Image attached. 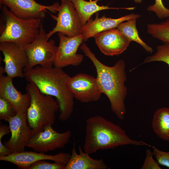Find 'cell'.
<instances>
[{"mask_svg": "<svg viewBox=\"0 0 169 169\" xmlns=\"http://www.w3.org/2000/svg\"><path fill=\"white\" fill-rule=\"evenodd\" d=\"M10 132L9 126L5 125L2 124L0 126V140H2L3 137L5 135Z\"/></svg>", "mask_w": 169, "mask_h": 169, "instance_id": "f546056e", "label": "cell"}, {"mask_svg": "<svg viewBox=\"0 0 169 169\" xmlns=\"http://www.w3.org/2000/svg\"><path fill=\"white\" fill-rule=\"evenodd\" d=\"M6 121L9 124L11 136L5 143V146L12 153L25 151V147L32 135V130L28 122L27 111L17 112Z\"/></svg>", "mask_w": 169, "mask_h": 169, "instance_id": "8fae6325", "label": "cell"}, {"mask_svg": "<svg viewBox=\"0 0 169 169\" xmlns=\"http://www.w3.org/2000/svg\"><path fill=\"white\" fill-rule=\"evenodd\" d=\"M94 38L100 51L108 56L120 54L126 50L131 42L117 28L100 33Z\"/></svg>", "mask_w": 169, "mask_h": 169, "instance_id": "9a60e30c", "label": "cell"}, {"mask_svg": "<svg viewBox=\"0 0 169 169\" xmlns=\"http://www.w3.org/2000/svg\"><path fill=\"white\" fill-rule=\"evenodd\" d=\"M152 127L155 134L165 141L169 140V107L157 109L153 116Z\"/></svg>", "mask_w": 169, "mask_h": 169, "instance_id": "ffe728a7", "label": "cell"}, {"mask_svg": "<svg viewBox=\"0 0 169 169\" xmlns=\"http://www.w3.org/2000/svg\"><path fill=\"white\" fill-rule=\"evenodd\" d=\"M147 32L153 37L169 44V19L160 23L147 24Z\"/></svg>", "mask_w": 169, "mask_h": 169, "instance_id": "7402d4cb", "label": "cell"}, {"mask_svg": "<svg viewBox=\"0 0 169 169\" xmlns=\"http://www.w3.org/2000/svg\"><path fill=\"white\" fill-rule=\"evenodd\" d=\"M154 61L164 62L169 66V44L157 46L156 53L146 58L143 63Z\"/></svg>", "mask_w": 169, "mask_h": 169, "instance_id": "603a6c76", "label": "cell"}, {"mask_svg": "<svg viewBox=\"0 0 169 169\" xmlns=\"http://www.w3.org/2000/svg\"><path fill=\"white\" fill-rule=\"evenodd\" d=\"M59 44L56 53L53 65L62 68L69 65L76 66L80 64L84 56L77 53L78 48L84 41L82 34L69 37L58 33Z\"/></svg>", "mask_w": 169, "mask_h": 169, "instance_id": "9c48e42d", "label": "cell"}, {"mask_svg": "<svg viewBox=\"0 0 169 169\" xmlns=\"http://www.w3.org/2000/svg\"><path fill=\"white\" fill-rule=\"evenodd\" d=\"M46 33L42 23L35 39L30 44L22 48L28 58L27 64L24 72L38 65L46 68L53 67L57 46L53 39L47 40Z\"/></svg>", "mask_w": 169, "mask_h": 169, "instance_id": "8992f818", "label": "cell"}, {"mask_svg": "<svg viewBox=\"0 0 169 169\" xmlns=\"http://www.w3.org/2000/svg\"><path fill=\"white\" fill-rule=\"evenodd\" d=\"M153 156L156 157L157 161L159 164L169 168V152L161 151L152 146Z\"/></svg>", "mask_w": 169, "mask_h": 169, "instance_id": "4316f807", "label": "cell"}, {"mask_svg": "<svg viewBox=\"0 0 169 169\" xmlns=\"http://www.w3.org/2000/svg\"><path fill=\"white\" fill-rule=\"evenodd\" d=\"M71 135L70 130L59 133L52 126H46L43 130L31 136L27 147L40 152L54 151L63 148L69 141Z\"/></svg>", "mask_w": 169, "mask_h": 169, "instance_id": "ba28073f", "label": "cell"}, {"mask_svg": "<svg viewBox=\"0 0 169 169\" xmlns=\"http://www.w3.org/2000/svg\"><path fill=\"white\" fill-rule=\"evenodd\" d=\"M68 85L74 98L82 103L98 101L102 94L96 78L87 74L80 73L70 77Z\"/></svg>", "mask_w": 169, "mask_h": 169, "instance_id": "7c38bea8", "label": "cell"}, {"mask_svg": "<svg viewBox=\"0 0 169 169\" xmlns=\"http://www.w3.org/2000/svg\"><path fill=\"white\" fill-rule=\"evenodd\" d=\"M80 48L95 67L98 85L102 94L108 98L112 110L118 118L123 120L126 113L125 100L127 93L125 84L126 75L125 61L120 59L114 66H109L100 62L85 44H82Z\"/></svg>", "mask_w": 169, "mask_h": 169, "instance_id": "6da1fadb", "label": "cell"}, {"mask_svg": "<svg viewBox=\"0 0 169 169\" xmlns=\"http://www.w3.org/2000/svg\"><path fill=\"white\" fill-rule=\"evenodd\" d=\"M69 153L60 152L54 155L43 152L23 151L13 153L7 156H0V160L11 162L19 168L29 169L31 165L37 161L49 160L66 165L70 157Z\"/></svg>", "mask_w": 169, "mask_h": 169, "instance_id": "5bb4252c", "label": "cell"}, {"mask_svg": "<svg viewBox=\"0 0 169 169\" xmlns=\"http://www.w3.org/2000/svg\"><path fill=\"white\" fill-rule=\"evenodd\" d=\"M73 4L78 15L82 25L84 26L91 16L101 11L107 9H124L130 10L131 7L113 8L108 5L100 6L98 2L102 0H94L89 1L85 0H69Z\"/></svg>", "mask_w": 169, "mask_h": 169, "instance_id": "d6986e66", "label": "cell"}, {"mask_svg": "<svg viewBox=\"0 0 169 169\" xmlns=\"http://www.w3.org/2000/svg\"><path fill=\"white\" fill-rule=\"evenodd\" d=\"M136 3H141L142 0H133ZM154 4L148 6L146 8L149 12H153L160 19L169 18V9L164 5L162 0H155Z\"/></svg>", "mask_w": 169, "mask_h": 169, "instance_id": "cb8c5ba5", "label": "cell"}, {"mask_svg": "<svg viewBox=\"0 0 169 169\" xmlns=\"http://www.w3.org/2000/svg\"><path fill=\"white\" fill-rule=\"evenodd\" d=\"M12 153L10 150L2 143V140H0V156H7Z\"/></svg>", "mask_w": 169, "mask_h": 169, "instance_id": "f1b7e54d", "label": "cell"}, {"mask_svg": "<svg viewBox=\"0 0 169 169\" xmlns=\"http://www.w3.org/2000/svg\"><path fill=\"white\" fill-rule=\"evenodd\" d=\"M137 19H132L120 23L117 28L121 33L131 42L133 41L140 45L148 53H152V48L140 38L136 27Z\"/></svg>", "mask_w": 169, "mask_h": 169, "instance_id": "44dd1931", "label": "cell"}, {"mask_svg": "<svg viewBox=\"0 0 169 169\" xmlns=\"http://www.w3.org/2000/svg\"><path fill=\"white\" fill-rule=\"evenodd\" d=\"M12 78L0 75V96L6 99L16 113L24 112L30 102V97L27 92L23 94L14 86Z\"/></svg>", "mask_w": 169, "mask_h": 169, "instance_id": "e0dca14e", "label": "cell"}, {"mask_svg": "<svg viewBox=\"0 0 169 169\" xmlns=\"http://www.w3.org/2000/svg\"><path fill=\"white\" fill-rule=\"evenodd\" d=\"M57 16L50 14L56 21L52 30L46 33L47 40L56 33H62L69 37L82 33L83 26L73 3L69 0H61L58 8Z\"/></svg>", "mask_w": 169, "mask_h": 169, "instance_id": "52a82bcc", "label": "cell"}, {"mask_svg": "<svg viewBox=\"0 0 169 169\" xmlns=\"http://www.w3.org/2000/svg\"><path fill=\"white\" fill-rule=\"evenodd\" d=\"M152 152L150 149H147L143 163L141 169H161L159 164L156 161L153 157Z\"/></svg>", "mask_w": 169, "mask_h": 169, "instance_id": "83f0119b", "label": "cell"}, {"mask_svg": "<svg viewBox=\"0 0 169 169\" xmlns=\"http://www.w3.org/2000/svg\"><path fill=\"white\" fill-rule=\"evenodd\" d=\"M24 77L42 93L56 98L59 106V119L65 121L74 110V97L68 85L70 76L61 68L36 66L24 73Z\"/></svg>", "mask_w": 169, "mask_h": 169, "instance_id": "7a4b0ae2", "label": "cell"}, {"mask_svg": "<svg viewBox=\"0 0 169 169\" xmlns=\"http://www.w3.org/2000/svg\"><path fill=\"white\" fill-rule=\"evenodd\" d=\"M128 145L151 147L144 141L131 139L120 126L101 116L96 115L86 120L83 146L84 152L91 154L99 150Z\"/></svg>", "mask_w": 169, "mask_h": 169, "instance_id": "3957f363", "label": "cell"}, {"mask_svg": "<svg viewBox=\"0 0 169 169\" xmlns=\"http://www.w3.org/2000/svg\"><path fill=\"white\" fill-rule=\"evenodd\" d=\"M0 43H14L23 48L31 43L38 34L42 20L20 18L15 16L7 7L2 8Z\"/></svg>", "mask_w": 169, "mask_h": 169, "instance_id": "277c9868", "label": "cell"}, {"mask_svg": "<svg viewBox=\"0 0 169 169\" xmlns=\"http://www.w3.org/2000/svg\"><path fill=\"white\" fill-rule=\"evenodd\" d=\"M29 95L30 102L27 110L28 125L32 135L43 130L54 122L56 114L59 109L58 103L53 97L41 93L33 84L29 83L26 87Z\"/></svg>", "mask_w": 169, "mask_h": 169, "instance_id": "5b68a950", "label": "cell"}, {"mask_svg": "<svg viewBox=\"0 0 169 169\" xmlns=\"http://www.w3.org/2000/svg\"><path fill=\"white\" fill-rule=\"evenodd\" d=\"M42 160L32 164L29 169H64L65 165L59 162L52 163Z\"/></svg>", "mask_w": 169, "mask_h": 169, "instance_id": "484cf974", "label": "cell"}, {"mask_svg": "<svg viewBox=\"0 0 169 169\" xmlns=\"http://www.w3.org/2000/svg\"><path fill=\"white\" fill-rule=\"evenodd\" d=\"M0 2L17 17L23 19L43 20L46 17L47 11L55 13L59 5L57 2L50 5H43L35 0H0Z\"/></svg>", "mask_w": 169, "mask_h": 169, "instance_id": "30bf717a", "label": "cell"}, {"mask_svg": "<svg viewBox=\"0 0 169 169\" xmlns=\"http://www.w3.org/2000/svg\"><path fill=\"white\" fill-rule=\"evenodd\" d=\"M94 19L90 18L83 26L82 34L84 41L94 37L97 34L101 32L117 28L121 23L132 19H138L141 16L138 14L132 13L117 18H108L104 15L99 17L98 13H95Z\"/></svg>", "mask_w": 169, "mask_h": 169, "instance_id": "2e32d148", "label": "cell"}, {"mask_svg": "<svg viewBox=\"0 0 169 169\" xmlns=\"http://www.w3.org/2000/svg\"><path fill=\"white\" fill-rule=\"evenodd\" d=\"M79 153L77 152L74 141L71 154L64 169H107V165L102 159H95L90 154L83 151L80 145L78 146Z\"/></svg>", "mask_w": 169, "mask_h": 169, "instance_id": "ac0fdd59", "label": "cell"}, {"mask_svg": "<svg viewBox=\"0 0 169 169\" xmlns=\"http://www.w3.org/2000/svg\"><path fill=\"white\" fill-rule=\"evenodd\" d=\"M0 50L3 56V60L7 75L12 79L24 77L28 58L22 48L12 43H0Z\"/></svg>", "mask_w": 169, "mask_h": 169, "instance_id": "4fadbf2b", "label": "cell"}, {"mask_svg": "<svg viewBox=\"0 0 169 169\" xmlns=\"http://www.w3.org/2000/svg\"></svg>", "mask_w": 169, "mask_h": 169, "instance_id": "4dcf8cb0", "label": "cell"}, {"mask_svg": "<svg viewBox=\"0 0 169 169\" xmlns=\"http://www.w3.org/2000/svg\"><path fill=\"white\" fill-rule=\"evenodd\" d=\"M17 113L10 103L5 98L0 96V119L5 121L14 116Z\"/></svg>", "mask_w": 169, "mask_h": 169, "instance_id": "d4e9b609", "label": "cell"}]
</instances>
